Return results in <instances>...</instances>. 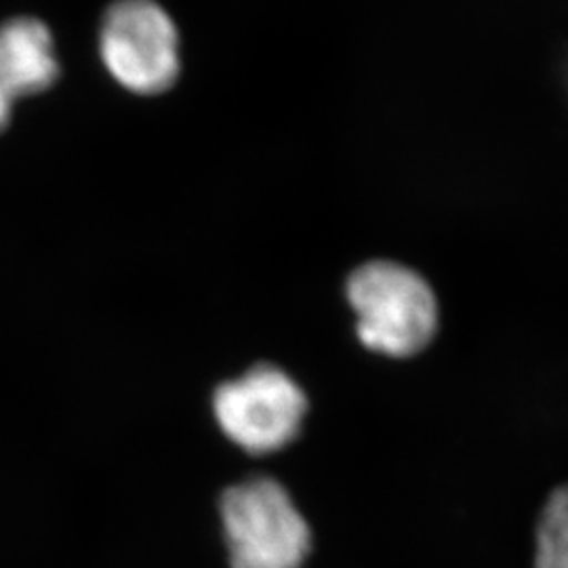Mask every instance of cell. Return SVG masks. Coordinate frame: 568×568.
<instances>
[{"label": "cell", "instance_id": "cell-4", "mask_svg": "<svg viewBox=\"0 0 568 568\" xmlns=\"http://www.w3.org/2000/svg\"><path fill=\"white\" fill-rule=\"evenodd\" d=\"M213 408L232 443L264 455L286 447L297 436L307 400L302 387L281 368L262 365L220 387Z\"/></svg>", "mask_w": 568, "mask_h": 568}, {"label": "cell", "instance_id": "cell-5", "mask_svg": "<svg viewBox=\"0 0 568 568\" xmlns=\"http://www.w3.org/2000/svg\"><path fill=\"white\" fill-rule=\"evenodd\" d=\"M58 74L53 37L42 21L16 18L0 26V133L9 126L16 102L47 91Z\"/></svg>", "mask_w": 568, "mask_h": 568}, {"label": "cell", "instance_id": "cell-1", "mask_svg": "<svg viewBox=\"0 0 568 568\" xmlns=\"http://www.w3.org/2000/svg\"><path fill=\"white\" fill-rule=\"evenodd\" d=\"M363 344L406 358L422 352L438 331V302L422 274L394 262L358 267L347 281Z\"/></svg>", "mask_w": 568, "mask_h": 568}, {"label": "cell", "instance_id": "cell-2", "mask_svg": "<svg viewBox=\"0 0 568 568\" xmlns=\"http://www.w3.org/2000/svg\"><path fill=\"white\" fill-rule=\"evenodd\" d=\"M232 568H302L310 527L276 480L253 478L232 487L222 501Z\"/></svg>", "mask_w": 568, "mask_h": 568}, {"label": "cell", "instance_id": "cell-6", "mask_svg": "<svg viewBox=\"0 0 568 568\" xmlns=\"http://www.w3.org/2000/svg\"><path fill=\"white\" fill-rule=\"evenodd\" d=\"M532 568H568V483L554 488L539 511Z\"/></svg>", "mask_w": 568, "mask_h": 568}, {"label": "cell", "instance_id": "cell-3", "mask_svg": "<svg viewBox=\"0 0 568 568\" xmlns=\"http://www.w3.org/2000/svg\"><path fill=\"white\" fill-rule=\"evenodd\" d=\"M100 47L110 74L133 93H163L180 74L175 23L152 0L114 2L103 18Z\"/></svg>", "mask_w": 568, "mask_h": 568}]
</instances>
